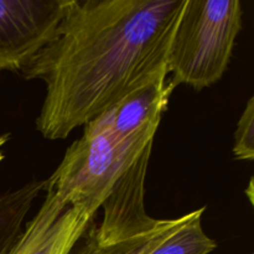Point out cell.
I'll list each match as a JSON object with an SVG mask.
<instances>
[{"instance_id": "6da1fadb", "label": "cell", "mask_w": 254, "mask_h": 254, "mask_svg": "<svg viewBox=\"0 0 254 254\" xmlns=\"http://www.w3.org/2000/svg\"><path fill=\"white\" fill-rule=\"evenodd\" d=\"M185 0H69L56 35L21 69L46 94L36 119L64 139L166 68Z\"/></svg>"}, {"instance_id": "7a4b0ae2", "label": "cell", "mask_w": 254, "mask_h": 254, "mask_svg": "<svg viewBox=\"0 0 254 254\" xmlns=\"http://www.w3.org/2000/svg\"><path fill=\"white\" fill-rule=\"evenodd\" d=\"M242 16L240 0H185L166 59L174 88L186 84L202 91L222 78Z\"/></svg>"}, {"instance_id": "3957f363", "label": "cell", "mask_w": 254, "mask_h": 254, "mask_svg": "<svg viewBox=\"0 0 254 254\" xmlns=\"http://www.w3.org/2000/svg\"><path fill=\"white\" fill-rule=\"evenodd\" d=\"M150 140H116L107 131L84 126L64 159L46 180L51 190L74 211L94 218L119 176L133 164Z\"/></svg>"}, {"instance_id": "277c9868", "label": "cell", "mask_w": 254, "mask_h": 254, "mask_svg": "<svg viewBox=\"0 0 254 254\" xmlns=\"http://www.w3.org/2000/svg\"><path fill=\"white\" fill-rule=\"evenodd\" d=\"M69 0H0V71H21L51 42Z\"/></svg>"}, {"instance_id": "5b68a950", "label": "cell", "mask_w": 254, "mask_h": 254, "mask_svg": "<svg viewBox=\"0 0 254 254\" xmlns=\"http://www.w3.org/2000/svg\"><path fill=\"white\" fill-rule=\"evenodd\" d=\"M153 143L149 144L122 174L103 201V220L96 225L99 245L111 246L153 232L163 223L146 213L145 178Z\"/></svg>"}, {"instance_id": "8992f818", "label": "cell", "mask_w": 254, "mask_h": 254, "mask_svg": "<svg viewBox=\"0 0 254 254\" xmlns=\"http://www.w3.org/2000/svg\"><path fill=\"white\" fill-rule=\"evenodd\" d=\"M168 76L166 68L159 71L86 126L107 131L121 143L154 139L175 89Z\"/></svg>"}, {"instance_id": "52a82bcc", "label": "cell", "mask_w": 254, "mask_h": 254, "mask_svg": "<svg viewBox=\"0 0 254 254\" xmlns=\"http://www.w3.org/2000/svg\"><path fill=\"white\" fill-rule=\"evenodd\" d=\"M45 191L41 207L7 254H68L94 221L74 211L54 191Z\"/></svg>"}, {"instance_id": "ba28073f", "label": "cell", "mask_w": 254, "mask_h": 254, "mask_svg": "<svg viewBox=\"0 0 254 254\" xmlns=\"http://www.w3.org/2000/svg\"><path fill=\"white\" fill-rule=\"evenodd\" d=\"M46 180L29 181L0 196V254H7L22 232L25 218L35 200L45 191Z\"/></svg>"}, {"instance_id": "9c48e42d", "label": "cell", "mask_w": 254, "mask_h": 254, "mask_svg": "<svg viewBox=\"0 0 254 254\" xmlns=\"http://www.w3.org/2000/svg\"><path fill=\"white\" fill-rule=\"evenodd\" d=\"M189 215L190 212L179 218L163 220V223L153 232L111 246L99 245L93 221L68 254H149L171 233L180 228L186 222Z\"/></svg>"}, {"instance_id": "30bf717a", "label": "cell", "mask_w": 254, "mask_h": 254, "mask_svg": "<svg viewBox=\"0 0 254 254\" xmlns=\"http://www.w3.org/2000/svg\"><path fill=\"white\" fill-rule=\"evenodd\" d=\"M205 210L201 207L190 212L186 222L149 254H210L215 251L217 243L206 235L201 222Z\"/></svg>"}, {"instance_id": "8fae6325", "label": "cell", "mask_w": 254, "mask_h": 254, "mask_svg": "<svg viewBox=\"0 0 254 254\" xmlns=\"http://www.w3.org/2000/svg\"><path fill=\"white\" fill-rule=\"evenodd\" d=\"M233 155L237 160L254 159V98L251 97L240 117L235 133Z\"/></svg>"}, {"instance_id": "7c38bea8", "label": "cell", "mask_w": 254, "mask_h": 254, "mask_svg": "<svg viewBox=\"0 0 254 254\" xmlns=\"http://www.w3.org/2000/svg\"><path fill=\"white\" fill-rule=\"evenodd\" d=\"M9 140V135L7 134H4V135H0V163L4 159V151H2V148H4L5 144Z\"/></svg>"}]
</instances>
